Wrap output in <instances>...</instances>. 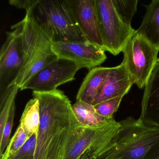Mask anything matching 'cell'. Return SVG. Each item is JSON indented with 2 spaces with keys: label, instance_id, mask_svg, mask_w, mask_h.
<instances>
[{
  "label": "cell",
  "instance_id": "cell-8",
  "mask_svg": "<svg viewBox=\"0 0 159 159\" xmlns=\"http://www.w3.org/2000/svg\"><path fill=\"white\" fill-rule=\"evenodd\" d=\"M0 51V93L8 89L17 78L23 63L21 24L11 27Z\"/></svg>",
  "mask_w": 159,
  "mask_h": 159
},
{
  "label": "cell",
  "instance_id": "cell-23",
  "mask_svg": "<svg viewBox=\"0 0 159 159\" xmlns=\"http://www.w3.org/2000/svg\"><path fill=\"white\" fill-rule=\"evenodd\" d=\"M37 135L38 133H34L19 150L8 159H19L25 155H34L37 147Z\"/></svg>",
  "mask_w": 159,
  "mask_h": 159
},
{
  "label": "cell",
  "instance_id": "cell-13",
  "mask_svg": "<svg viewBox=\"0 0 159 159\" xmlns=\"http://www.w3.org/2000/svg\"><path fill=\"white\" fill-rule=\"evenodd\" d=\"M140 117L159 124V63L145 86Z\"/></svg>",
  "mask_w": 159,
  "mask_h": 159
},
{
  "label": "cell",
  "instance_id": "cell-7",
  "mask_svg": "<svg viewBox=\"0 0 159 159\" xmlns=\"http://www.w3.org/2000/svg\"><path fill=\"white\" fill-rule=\"evenodd\" d=\"M104 50L114 56L123 52L136 30L121 20L112 0H96Z\"/></svg>",
  "mask_w": 159,
  "mask_h": 159
},
{
  "label": "cell",
  "instance_id": "cell-20",
  "mask_svg": "<svg viewBox=\"0 0 159 159\" xmlns=\"http://www.w3.org/2000/svg\"><path fill=\"white\" fill-rule=\"evenodd\" d=\"M24 127L20 124L1 159H8L16 153L29 139Z\"/></svg>",
  "mask_w": 159,
  "mask_h": 159
},
{
  "label": "cell",
  "instance_id": "cell-6",
  "mask_svg": "<svg viewBox=\"0 0 159 159\" xmlns=\"http://www.w3.org/2000/svg\"><path fill=\"white\" fill-rule=\"evenodd\" d=\"M123 52L122 63L132 82L139 89L144 88L158 63L159 51L135 31Z\"/></svg>",
  "mask_w": 159,
  "mask_h": 159
},
{
  "label": "cell",
  "instance_id": "cell-21",
  "mask_svg": "<svg viewBox=\"0 0 159 159\" xmlns=\"http://www.w3.org/2000/svg\"><path fill=\"white\" fill-rule=\"evenodd\" d=\"M123 97L115 98L101 102L94 106L97 112L108 119L113 118V114L117 111Z\"/></svg>",
  "mask_w": 159,
  "mask_h": 159
},
{
  "label": "cell",
  "instance_id": "cell-10",
  "mask_svg": "<svg viewBox=\"0 0 159 159\" xmlns=\"http://www.w3.org/2000/svg\"><path fill=\"white\" fill-rule=\"evenodd\" d=\"M52 50L57 58L69 60L80 69L91 70L103 64L107 57L105 51L90 42H54Z\"/></svg>",
  "mask_w": 159,
  "mask_h": 159
},
{
  "label": "cell",
  "instance_id": "cell-15",
  "mask_svg": "<svg viewBox=\"0 0 159 159\" xmlns=\"http://www.w3.org/2000/svg\"><path fill=\"white\" fill-rule=\"evenodd\" d=\"M144 6L146 13L136 33L159 51V0H152Z\"/></svg>",
  "mask_w": 159,
  "mask_h": 159
},
{
  "label": "cell",
  "instance_id": "cell-4",
  "mask_svg": "<svg viewBox=\"0 0 159 159\" xmlns=\"http://www.w3.org/2000/svg\"><path fill=\"white\" fill-rule=\"evenodd\" d=\"M33 12L38 22L52 32L54 42L87 40L70 0H38Z\"/></svg>",
  "mask_w": 159,
  "mask_h": 159
},
{
  "label": "cell",
  "instance_id": "cell-3",
  "mask_svg": "<svg viewBox=\"0 0 159 159\" xmlns=\"http://www.w3.org/2000/svg\"><path fill=\"white\" fill-rule=\"evenodd\" d=\"M120 126L114 119L99 127L79 125L62 159H116Z\"/></svg>",
  "mask_w": 159,
  "mask_h": 159
},
{
  "label": "cell",
  "instance_id": "cell-27",
  "mask_svg": "<svg viewBox=\"0 0 159 159\" xmlns=\"http://www.w3.org/2000/svg\"><path fill=\"white\" fill-rule=\"evenodd\" d=\"M158 63H159V58L158 59Z\"/></svg>",
  "mask_w": 159,
  "mask_h": 159
},
{
  "label": "cell",
  "instance_id": "cell-1",
  "mask_svg": "<svg viewBox=\"0 0 159 159\" xmlns=\"http://www.w3.org/2000/svg\"><path fill=\"white\" fill-rule=\"evenodd\" d=\"M39 102V127L34 159H62L80 125L69 98L61 90L33 92Z\"/></svg>",
  "mask_w": 159,
  "mask_h": 159
},
{
  "label": "cell",
  "instance_id": "cell-22",
  "mask_svg": "<svg viewBox=\"0 0 159 159\" xmlns=\"http://www.w3.org/2000/svg\"><path fill=\"white\" fill-rule=\"evenodd\" d=\"M15 103L12 106L11 110L9 112L3 129V132L1 135H0V158L2 157L4 152L5 148L8 146V142L10 139L11 131L13 124L14 119L15 113Z\"/></svg>",
  "mask_w": 159,
  "mask_h": 159
},
{
  "label": "cell",
  "instance_id": "cell-9",
  "mask_svg": "<svg viewBox=\"0 0 159 159\" xmlns=\"http://www.w3.org/2000/svg\"><path fill=\"white\" fill-rule=\"evenodd\" d=\"M80 69L75 63L57 58L35 74L20 90L30 89L33 92H49L75 80Z\"/></svg>",
  "mask_w": 159,
  "mask_h": 159
},
{
  "label": "cell",
  "instance_id": "cell-19",
  "mask_svg": "<svg viewBox=\"0 0 159 159\" xmlns=\"http://www.w3.org/2000/svg\"><path fill=\"white\" fill-rule=\"evenodd\" d=\"M114 9L120 18L128 25L137 9L138 0H112Z\"/></svg>",
  "mask_w": 159,
  "mask_h": 159
},
{
  "label": "cell",
  "instance_id": "cell-18",
  "mask_svg": "<svg viewBox=\"0 0 159 159\" xmlns=\"http://www.w3.org/2000/svg\"><path fill=\"white\" fill-rule=\"evenodd\" d=\"M19 90V87L13 85L0 93V135L3 132L9 112L13 104L15 103Z\"/></svg>",
  "mask_w": 159,
  "mask_h": 159
},
{
  "label": "cell",
  "instance_id": "cell-5",
  "mask_svg": "<svg viewBox=\"0 0 159 159\" xmlns=\"http://www.w3.org/2000/svg\"><path fill=\"white\" fill-rule=\"evenodd\" d=\"M116 159H144L159 143V124L139 117L119 122Z\"/></svg>",
  "mask_w": 159,
  "mask_h": 159
},
{
  "label": "cell",
  "instance_id": "cell-16",
  "mask_svg": "<svg viewBox=\"0 0 159 159\" xmlns=\"http://www.w3.org/2000/svg\"><path fill=\"white\" fill-rule=\"evenodd\" d=\"M72 107L77 121L83 126L99 127L114 119H108L101 116L97 112L93 106L83 101H76Z\"/></svg>",
  "mask_w": 159,
  "mask_h": 159
},
{
  "label": "cell",
  "instance_id": "cell-26",
  "mask_svg": "<svg viewBox=\"0 0 159 159\" xmlns=\"http://www.w3.org/2000/svg\"><path fill=\"white\" fill-rule=\"evenodd\" d=\"M19 159H34V155H27L23 156Z\"/></svg>",
  "mask_w": 159,
  "mask_h": 159
},
{
  "label": "cell",
  "instance_id": "cell-2",
  "mask_svg": "<svg viewBox=\"0 0 159 159\" xmlns=\"http://www.w3.org/2000/svg\"><path fill=\"white\" fill-rule=\"evenodd\" d=\"M20 22L23 66L11 85H16L20 90L35 74L57 59V57L53 52L52 33L38 22L33 9L26 11L24 19Z\"/></svg>",
  "mask_w": 159,
  "mask_h": 159
},
{
  "label": "cell",
  "instance_id": "cell-11",
  "mask_svg": "<svg viewBox=\"0 0 159 159\" xmlns=\"http://www.w3.org/2000/svg\"><path fill=\"white\" fill-rule=\"evenodd\" d=\"M80 29L88 41L104 50L96 0H70Z\"/></svg>",
  "mask_w": 159,
  "mask_h": 159
},
{
  "label": "cell",
  "instance_id": "cell-12",
  "mask_svg": "<svg viewBox=\"0 0 159 159\" xmlns=\"http://www.w3.org/2000/svg\"><path fill=\"white\" fill-rule=\"evenodd\" d=\"M134 83L123 63L111 67L107 79L93 103L94 106L101 102L115 98L123 97Z\"/></svg>",
  "mask_w": 159,
  "mask_h": 159
},
{
  "label": "cell",
  "instance_id": "cell-17",
  "mask_svg": "<svg viewBox=\"0 0 159 159\" xmlns=\"http://www.w3.org/2000/svg\"><path fill=\"white\" fill-rule=\"evenodd\" d=\"M40 121L39 102L37 98H33L27 103L20 120V124L29 137L38 133Z\"/></svg>",
  "mask_w": 159,
  "mask_h": 159
},
{
  "label": "cell",
  "instance_id": "cell-14",
  "mask_svg": "<svg viewBox=\"0 0 159 159\" xmlns=\"http://www.w3.org/2000/svg\"><path fill=\"white\" fill-rule=\"evenodd\" d=\"M111 69V67H97L89 70L78 90L76 101L93 105Z\"/></svg>",
  "mask_w": 159,
  "mask_h": 159
},
{
  "label": "cell",
  "instance_id": "cell-24",
  "mask_svg": "<svg viewBox=\"0 0 159 159\" xmlns=\"http://www.w3.org/2000/svg\"><path fill=\"white\" fill-rule=\"evenodd\" d=\"M38 0H10V5L18 9H24L26 11L33 9Z\"/></svg>",
  "mask_w": 159,
  "mask_h": 159
},
{
  "label": "cell",
  "instance_id": "cell-25",
  "mask_svg": "<svg viewBox=\"0 0 159 159\" xmlns=\"http://www.w3.org/2000/svg\"><path fill=\"white\" fill-rule=\"evenodd\" d=\"M144 159H159V143L148 152Z\"/></svg>",
  "mask_w": 159,
  "mask_h": 159
}]
</instances>
